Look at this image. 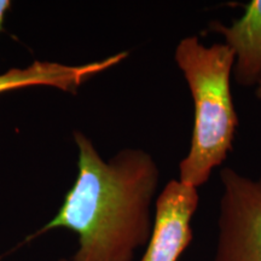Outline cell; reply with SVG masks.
I'll return each mask as SVG.
<instances>
[{"label":"cell","mask_w":261,"mask_h":261,"mask_svg":"<svg viewBox=\"0 0 261 261\" xmlns=\"http://www.w3.org/2000/svg\"><path fill=\"white\" fill-rule=\"evenodd\" d=\"M174 61L194 104L190 148L179 163L178 179L198 189L233 149L240 122L231 92L234 55L225 42L207 46L197 35H188L178 42Z\"/></svg>","instance_id":"obj_2"},{"label":"cell","mask_w":261,"mask_h":261,"mask_svg":"<svg viewBox=\"0 0 261 261\" xmlns=\"http://www.w3.org/2000/svg\"><path fill=\"white\" fill-rule=\"evenodd\" d=\"M255 96L261 102V81L255 86Z\"/></svg>","instance_id":"obj_8"},{"label":"cell","mask_w":261,"mask_h":261,"mask_svg":"<svg viewBox=\"0 0 261 261\" xmlns=\"http://www.w3.org/2000/svg\"><path fill=\"white\" fill-rule=\"evenodd\" d=\"M77 178L60 211L35 236L73 231L79 248L73 261H133L148 243L160 169L149 152L127 148L104 161L92 140L74 132Z\"/></svg>","instance_id":"obj_1"},{"label":"cell","mask_w":261,"mask_h":261,"mask_svg":"<svg viewBox=\"0 0 261 261\" xmlns=\"http://www.w3.org/2000/svg\"><path fill=\"white\" fill-rule=\"evenodd\" d=\"M10 8H11V2L10 0H0V32L3 31L6 12L9 11Z\"/></svg>","instance_id":"obj_7"},{"label":"cell","mask_w":261,"mask_h":261,"mask_svg":"<svg viewBox=\"0 0 261 261\" xmlns=\"http://www.w3.org/2000/svg\"><path fill=\"white\" fill-rule=\"evenodd\" d=\"M57 261H73V260H71V259H65V257H62V259L57 260Z\"/></svg>","instance_id":"obj_9"},{"label":"cell","mask_w":261,"mask_h":261,"mask_svg":"<svg viewBox=\"0 0 261 261\" xmlns=\"http://www.w3.org/2000/svg\"><path fill=\"white\" fill-rule=\"evenodd\" d=\"M220 184L213 261H261V175L224 167Z\"/></svg>","instance_id":"obj_3"},{"label":"cell","mask_w":261,"mask_h":261,"mask_svg":"<svg viewBox=\"0 0 261 261\" xmlns=\"http://www.w3.org/2000/svg\"><path fill=\"white\" fill-rule=\"evenodd\" d=\"M127 56L128 52H119L86 64L37 61L25 68H12L0 74V94L31 86H51L64 92L76 93L84 83L121 63Z\"/></svg>","instance_id":"obj_5"},{"label":"cell","mask_w":261,"mask_h":261,"mask_svg":"<svg viewBox=\"0 0 261 261\" xmlns=\"http://www.w3.org/2000/svg\"><path fill=\"white\" fill-rule=\"evenodd\" d=\"M208 29L223 35L232 50L234 81L243 87L256 86L261 81V0L244 5V14L231 24L213 21Z\"/></svg>","instance_id":"obj_6"},{"label":"cell","mask_w":261,"mask_h":261,"mask_svg":"<svg viewBox=\"0 0 261 261\" xmlns=\"http://www.w3.org/2000/svg\"><path fill=\"white\" fill-rule=\"evenodd\" d=\"M200 203L198 189L169 180L155 201V215L145 252L139 261H178L190 246L191 220Z\"/></svg>","instance_id":"obj_4"}]
</instances>
